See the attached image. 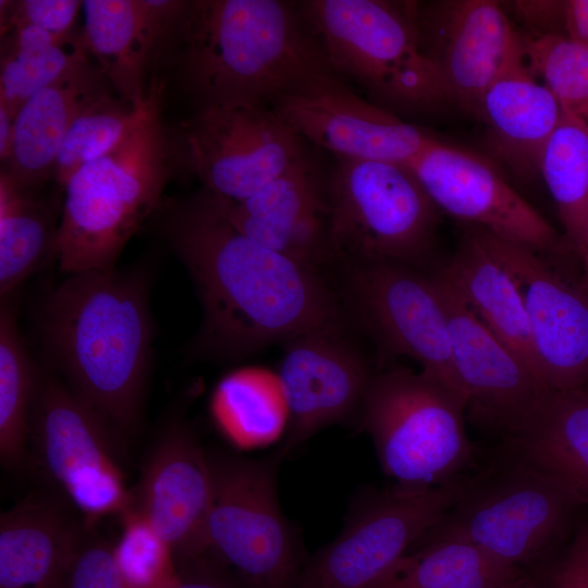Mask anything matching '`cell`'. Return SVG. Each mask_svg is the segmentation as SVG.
<instances>
[{"label":"cell","mask_w":588,"mask_h":588,"mask_svg":"<svg viewBox=\"0 0 588 588\" xmlns=\"http://www.w3.org/2000/svg\"><path fill=\"white\" fill-rule=\"evenodd\" d=\"M449 319L455 373L478 424L514 433L534 413L547 389L523 359L491 332L436 272Z\"/></svg>","instance_id":"ac0fdd59"},{"label":"cell","mask_w":588,"mask_h":588,"mask_svg":"<svg viewBox=\"0 0 588 588\" xmlns=\"http://www.w3.org/2000/svg\"><path fill=\"white\" fill-rule=\"evenodd\" d=\"M341 331L318 330L286 341L277 372L289 409L280 457L321 428L360 415L373 373Z\"/></svg>","instance_id":"d6986e66"},{"label":"cell","mask_w":588,"mask_h":588,"mask_svg":"<svg viewBox=\"0 0 588 588\" xmlns=\"http://www.w3.org/2000/svg\"><path fill=\"white\" fill-rule=\"evenodd\" d=\"M324 71L332 70L298 2L188 0L170 26L151 82L166 90L172 85L195 112L269 105Z\"/></svg>","instance_id":"7a4b0ae2"},{"label":"cell","mask_w":588,"mask_h":588,"mask_svg":"<svg viewBox=\"0 0 588 588\" xmlns=\"http://www.w3.org/2000/svg\"><path fill=\"white\" fill-rule=\"evenodd\" d=\"M120 518L113 551L127 588L164 587L177 569L171 547L135 511L127 509Z\"/></svg>","instance_id":"d590c367"},{"label":"cell","mask_w":588,"mask_h":588,"mask_svg":"<svg viewBox=\"0 0 588 588\" xmlns=\"http://www.w3.org/2000/svg\"><path fill=\"white\" fill-rule=\"evenodd\" d=\"M110 93L114 90L105 72L89 57L33 95L15 117L11 152L2 170L21 186L37 188L52 176L59 150L73 123Z\"/></svg>","instance_id":"cb8c5ba5"},{"label":"cell","mask_w":588,"mask_h":588,"mask_svg":"<svg viewBox=\"0 0 588 588\" xmlns=\"http://www.w3.org/2000/svg\"><path fill=\"white\" fill-rule=\"evenodd\" d=\"M507 439L515 460L549 475L588 506V389L550 390Z\"/></svg>","instance_id":"4316f807"},{"label":"cell","mask_w":588,"mask_h":588,"mask_svg":"<svg viewBox=\"0 0 588 588\" xmlns=\"http://www.w3.org/2000/svg\"><path fill=\"white\" fill-rule=\"evenodd\" d=\"M150 95L134 105L110 93L85 110L69 130L59 150L52 177L62 188L82 167L117 148L146 114Z\"/></svg>","instance_id":"d6a6232c"},{"label":"cell","mask_w":588,"mask_h":588,"mask_svg":"<svg viewBox=\"0 0 588 588\" xmlns=\"http://www.w3.org/2000/svg\"><path fill=\"white\" fill-rule=\"evenodd\" d=\"M474 228L517 287L542 384L588 389V297L580 284L556 271L544 253Z\"/></svg>","instance_id":"2e32d148"},{"label":"cell","mask_w":588,"mask_h":588,"mask_svg":"<svg viewBox=\"0 0 588 588\" xmlns=\"http://www.w3.org/2000/svg\"><path fill=\"white\" fill-rule=\"evenodd\" d=\"M210 413L222 436L244 450L273 443L289 425L278 373L260 367H244L225 375L213 390Z\"/></svg>","instance_id":"83f0119b"},{"label":"cell","mask_w":588,"mask_h":588,"mask_svg":"<svg viewBox=\"0 0 588 588\" xmlns=\"http://www.w3.org/2000/svg\"><path fill=\"white\" fill-rule=\"evenodd\" d=\"M578 505L549 475L515 460L498 474L475 478L416 542L464 541L518 567L563 537Z\"/></svg>","instance_id":"30bf717a"},{"label":"cell","mask_w":588,"mask_h":588,"mask_svg":"<svg viewBox=\"0 0 588 588\" xmlns=\"http://www.w3.org/2000/svg\"><path fill=\"white\" fill-rule=\"evenodd\" d=\"M328 172L307 151L252 196L217 203L245 236L316 268L334 258L329 224Z\"/></svg>","instance_id":"44dd1931"},{"label":"cell","mask_w":588,"mask_h":588,"mask_svg":"<svg viewBox=\"0 0 588 588\" xmlns=\"http://www.w3.org/2000/svg\"><path fill=\"white\" fill-rule=\"evenodd\" d=\"M352 266L347 301L379 353L406 356L464 393L454 369L448 314L432 275L392 262Z\"/></svg>","instance_id":"4fadbf2b"},{"label":"cell","mask_w":588,"mask_h":588,"mask_svg":"<svg viewBox=\"0 0 588 588\" xmlns=\"http://www.w3.org/2000/svg\"><path fill=\"white\" fill-rule=\"evenodd\" d=\"M89 57L82 32L51 46L1 52L0 107L15 119L33 95Z\"/></svg>","instance_id":"836d02e7"},{"label":"cell","mask_w":588,"mask_h":588,"mask_svg":"<svg viewBox=\"0 0 588 588\" xmlns=\"http://www.w3.org/2000/svg\"><path fill=\"white\" fill-rule=\"evenodd\" d=\"M579 258L583 264V277H581V282L579 284H580L581 290L588 297V234H587L583 250L579 255Z\"/></svg>","instance_id":"f6af8a7d"},{"label":"cell","mask_w":588,"mask_h":588,"mask_svg":"<svg viewBox=\"0 0 588 588\" xmlns=\"http://www.w3.org/2000/svg\"><path fill=\"white\" fill-rule=\"evenodd\" d=\"M86 524L77 549L58 588H127L113 543Z\"/></svg>","instance_id":"8d00e7d4"},{"label":"cell","mask_w":588,"mask_h":588,"mask_svg":"<svg viewBox=\"0 0 588 588\" xmlns=\"http://www.w3.org/2000/svg\"><path fill=\"white\" fill-rule=\"evenodd\" d=\"M475 113L487 128L488 145L516 174L539 172L542 150L555 130L562 108L555 96L522 66L492 83Z\"/></svg>","instance_id":"d4e9b609"},{"label":"cell","mask_w":588,"mask_h":588,"mask_svg":"<svg viewBox=\"0 0 588 588\" xmlns=\"http://www.w3.org/2000/svg\"><path fill=\"white\" fill-rule=\"evenodd\" d=\"M163 85L149 88L148 110L112 151L62 186L54 253L66 274L111 270L132 236L162 205L174 172L184 170L174 128L162 119Z\"/></svg>","instance_id":"277c9868"},{"label":"cell","mask_w":588,"mask_h":588,"mask_svg":"<svg viewBox=\"0 0 588 588\" xmlns=\"http://www.w3.org/2000/svg\"><path fill=\"white\" fill-rule=\"evenodd\" d=\"M177 0H84L83 42L118 97L140 105L149 95L159 46Z\"/></svg>","instance_id":"7402d4cb"},{"label":"cell","mask_w":588,"mask_h":588,"mask_svg":"<svg viewBox=\"0 0 588 588\" xmlns=\"http://www.w3.org/2000/svg\"><path fill=\"white\" fill-rule=\"evenodd\" d=\"M14 118L9 112L0 107V158L2 162H7L10 157L13 134H14Z\"/></svg>","instance_id":"7bdbcfd3"},{"label":"cell","mask_w":588,"mask_h":588,"mask_svg":"<svg viewBox=\"0 0 588 588\" xmlns=\"http://www.w3.org/2000/svg\"><path fill=\"white\" fill-rule=\"evenodd\" d=\"M565 36L588 48V0L564 1Z\"/></svg>","instance_id":"b9f144b4"},{"label":"cell","mask_w":588,"mask_h":588,"mask_svg":"<svg viewBox=\"0 0 588 588\" xmlns=\"http://www.w3.org/2000/svg\"><path fill=\"white\" fill-rule=\"evenodd\" d=\"M56 491L33 492L0 517V588H58L86 524Z\"/></svg>","instance_id":"603a6c76"},{"label":"cell","mask_w":588,"mask_h":588,"mask_svg":"<svg viewBox=\"0 0 588 588\" xmlns=\"http://www.w3.org/2000/svg\"><path fill=\"white\" fill-rule=\"evenodd\" d=\"M38 366L20 333L14 309L0 311V461L19 469L28 461V439Z\"/></svg>","instance_id":"4dcf8cb0"},{"label":"cell","mask_w":588,"mask_h":588,"mask_svg":"<svg viewBox=\"0 0 588 588\" xmlns=\"http://www.w3.org/2000/svg\"><path fill=\"white\" fill-rule=\"evenodd\" d=\"M524 40L531 73L562 109L588 124V48L563 34L524 36Z\"/></svg>","instance_id":"e575fe53"},{"label":"cell","mask_w":588,"mask_h":588,"mask_svg":"<svg viewBox=\"0 0 588 588\" xmlns=\"http://www.w3.org/2000/svg\"><path fill=\"white\" fill-rule=\"evenodd\" d=\"M466 407V395L437 377L392 368L372 375L359 425L396 486L430 488L461 478L471 460Z\"/></svg>","instance_id":"8992f818"},{"label":"cell","mask_w":588,"mask_h":588,"mask_svg":"<svg viewBox=\"0 0 588 588\" xmlns=\"http://www.w3.org/2000/svg\"><path fill=\"white\" fill-rule=\"evenodd\" d=\"M407 166L441 212L544 254L562 248L555 229L482 157L433 138Z\"/></svg>","instance_id":"e0dca14e"},{"label":"cell","mask_w":588,"mask_h":588,"mask_svg":"<svg viewBox=\"0 0 588 588\" xmlns=\"http://www.w3.org/2000/svg\"><path fill=\"white\" fill-rule=\"evenodd\" d=\"M299 8L339 77L357 83L390 111H428L448 103L417 32L416 1L305 0Z\"/></svg>","instance_id":"5b68a950"},{"label":"cell","mask_w":588,"mask_h":588,"mask_svg":"<svg viewBox=\"0 0 588 588\" xmlns=\"http://www.w3.org/2000/svg\"><path fill=\"white\" fill-rule=\"evenodd\" d=\"M518 571L468 542H416L367 588H494Z\"/></svg>","instance_id":"f1b7e54d"},{"label":"cell","mask_w":588,"mask_h":588,"mask_svg":"<svg viewBox=\"0 0 588 588\" xmlns=\"http://www.w3.org/2000/svg\"><path fill=\"white\" fill-rule=\"evenodd\" d=\"M175 133L184 170L228 201L252 196L308 151L266 103L195 111Z\"/></svg>","instance_id":"7c38bea8"},{"label":"cell","mask_w":588,"mask_h":588,"mask_svg":"<svg viewBox=\"0 0 588 588\" xmlns=\"http://www.w3.org/2000/svg\"><path fill=\"white\" fill-rule=\"evenodd\" d=\"M516 15L534 32L531 37L555 34V22H563L564 1H515Z\"/></svg>","instance_id":"60d3db41"},{"label":"cell","mask_w":588,"mask_h":588,"mask_svg":"<svg viewBox=\"0 0 588 588\" xmlns=\"http://www.w3.org/2000/svg\"><path fill=\"white\" fill-rule=\"evenodd\" d=\"M156 215L200 301L194 354L236 360L274 342L342 328L340 307L318 270L245 236L208 191L164 198Z\"/></svg>","instance_id":"6da1fadb"},{"label":"cell","mask_w":588,"mask_h":588,"mask_svg":"<svg viewBox=\"0 0 588 588\" xmlns=\"http://www.w3.org/2000/svg\"><path fill=\"white\" fill-rule=\"evenodd\" d=\"M539 173L555 203L566 243L579 257L588 234V124L562 109Z\"/></svg>","instance_id":"f546056e"},{"label":"cell","mask_w":588,"mask_h":588,"mask_svg":"<svg viewBox=\"0 0 588 588\" xmlns=\"http://www.w3.org/2000/svg\"><path fill=\"white\" fill-rule=\"evenodd\" d=\"M210 500L207 452L184 422H170L152 444L128 509L158 531L180 564L206 554Z\"/></svg>","instance_id":"ffe728a7"},{"label":"cell","mask_w":588,"mask_h":588,"mask_svg":"<svg viewBox=\"0 0 588 588\" xmlns=\"http://www.w3.org/2000/svg\"><path fill=\"white\" fill-rule=\"evenodd\" d=\"M207 455L211 500L205 556L247 588H296L304 565L278 501L279 454L267 460Z\"/></svg>","instance_id":"9c48e42d"},{"label":"cell","mask_w":588,"mask_h":588,"mask_svg":"<svg viewBox=\"0 0 588 588\" xmlns=\"http://www.w3.org/2000/svg\"><path fill=\"white\" fill-rule=\"evenodd\" d=\"M334 258L421 270L441 211L407 164L335 158L327 177Z\"/></svg>","instance_id":"52a82bcc"},{"label":"cell","mask_w":588,"mask_h":588,"mask_svg":"<svg viewBox=\"0 0 588 588\" xmlns=\"http://www.w3.org/2000/svg\"><path fill=\"white\" fill-rule=\"evenodd\" d=\"M120 438L59 375L38 367L28 460L89 525L130 506Z\"/></svg>","instance_id":"ba28073f"},{"label":"cell","mask_w":588,"mask_h":588,"mask_svg":"<svg viewBox=\"0 0 588 588\" xmlns=\"http://www.w3.org/2000/svg\"><path fill=\"white\" fill-rule=\"evenodd\" d=\"M458 478L430 488L394 486L357 507L345 528L303 566L296 588H367L470 488Z\"/></svg>","instance_id":"8fae6325"},{"label":"cell","mask_w":588,"mask_h":588,"mask_svg":"<svg viewBox=\"0 0 588 588\" xmlns=\"http://www.w3.org/2000/svg\"><path fill=\"white\" fill-rule=\"evenodd\" d=\"M38 321L54 372L121 438L133 434L151 359L147 274L117 268L70 273L42 301Z\"/></svg>","instance_id":"3957f363"},{"label":"cell","mask_w":588,"mask_h":588,"mask_svg":"<svg viewBox=\"0 0 588 588\" xmlns=\"http://www.w3.org/2000/svg\"><path fill=\"white\" fill-rule=\"evenodd\" d=\"M494 588H537V586L520 571L500 583Z\"/></svg>","instance_id":"ee69618b"},{"label":"cell","mask_w":588,"mask_h":588,"mask_svg":"<svg viewBox=\"0 0 588 588\" xmlns=\"http://www.w3.org/2000/svg\"><path fill=\"white\" fill-rule=\"evenodd\" d=\"M3 170L0 174V293L5 297L54 252L57 228L48 209Z\"/></svg>","instance_id":"1f68e13d"},{"label":"cell","mask_w":588,"mask_h":588,"mask_svg":"<svg viewBox=\"0 0 588 588\" xmlns=\"http://www.w3.org/2000/svg\"><path fill=\"white\" fill-rule=\"evenodd\" d=\"M176 567L173 578L162 588H247L208 556L177 564Z\"/></svg>","instance_id":"f35d334b"},{"label":"cell","mask_w":588,"mask_h":588,"mask_svg":"<svg viewBox=\"0 0 588 588\" xmlns=\"http://www.w3.org/2000/svg\"><path fill=\"white\" fill-rule=\"evenodd\" d=\"M1 29L13 25H34L56 35L73 33L83 1L20 0L1 1Z\"/></svg>","instance_id":"74e56055"},{"label":"cell","mask_w":588,"mask_h":588,"mask_svg":"<svg viewBox=\"0 0 588 588\" xmlns=\"http://www.w3.org/2000/svg\"><path fill=\"white\" fill-rule=\"evenodd\" d=\"M434 271L540 380L530 329L517 287L474 226L467 225L452 257Z\"/></svg>","instance_id":"484cf974"},{"label":"cell","mask_w":588,"mask_h":588,"mask_svg":"<svg viewBox=\"0 0 588 588\" xmlns=\"http://www.w3.org/2000/svg\"><path fill=\"white\" fill-rule=\"evenodd\" d=\"M555 588H588V520L576 535L556 574Z\"/></svg>","instance_id":"ab89813d"},{"label":"cell","mask_w":588,"mask_h":588,"mask_svg":"<svg viewBox=\"0 0 588 588\" xmlns=\"http://www.w3.org/2000/svg\"><path fill=\"white\" fill-rule=\"evenodd\" d=\"M415 19L448 102L468 111L492 83L527 65L524 36L497 1L416 2Z\"/></svg>","instance_id":"9a60e30c"},{"label":"cell","mask_w":588,"mask_h":588,"mask_svg":"<svg viewBox=\"0 0 588 588\" xmlns=\"http://www.w3.org/2000/svg\"><path fill=\"white\" fill-rule=\"evenodd\" d=\"M269 106L306 143L334 158L408 164L434 138L360 97L332 71L297 81Z\"/></svg>","instance_id":"5bb4252c"}]
</instances>
